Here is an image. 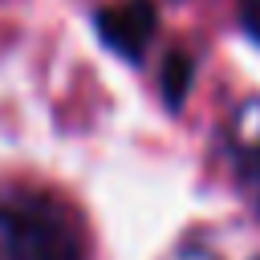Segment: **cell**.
<instances>
[{
  "instance_id": "1",
  "label": "cell",
  "mask_w": 260,
  "mask_h": 260,
  "mask_svg": "<svg viewBox=\"0 0 260 260\" xmlns=\"http://www.w3.org/2000/svg\"><path fill=\"white\" fill-rule=\"evenodd\" d=\"M0 260H85L73 211L45 191H0Z\"/></svg>"
},
{
  "instance_id": "2",
  "label": "cell",
  "mask_w": 260,
  "mask_h": 260,
  "mask_svg": "<svg viewBox=\"0 0 260 260\" xmlns=\"http://www.w3.org/2000/svg\"><path fill=\"white\" fill-rule=\"evenodd\" d=\"M93 24H98V37L110 53L138 61L158 32V8H154V0H122V4L102 8Z\"/></svg>"
},
{
  "instance_id": "3",
  "label": "cell",
  "mask_w": 260,
  "mask_h": 260,
  "mask_svg": "<svg viewBox=\"0 0 260 260\" xmlns=\"http://www.w3.org/2000/svg\"><path fill=\"white\" fill-rule=\"evenodd\" d=\"M191 73H195V61H191V53H171L167 57V65H162V102H167V110H183V102H187V89H191Z\"/></svg>"
},
{
  "instance_id": "4",
  "label": "cell",
  "mask_w": 260,
  "mask_h": 260,
  "mask_svg": "<svg viewBox=\"0 0 260 260\" xmlns=\"http://www.w3.org/2000/svg\"><path fill=\"white\" fill-rule=\"evenodd\" d=\"M244 179H248V187L256 191V203H260V138L244 150Z\"/></svg>"
},
{
  "instance_id": "5",
  "label": "cell",
  "mask_w": 260,
  "mask_h": 260,
  "mask_svg": "<svg viewBox=\"0 0 260 260\" xmlns=\"http://www.w3.org/2000/svg\"><path fill=\"white\" fill-rule=\"evenodd\" d=\"M240 24L252 41H260V0H240Z\"/></svg>"
}]
</instances>
